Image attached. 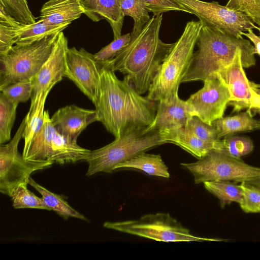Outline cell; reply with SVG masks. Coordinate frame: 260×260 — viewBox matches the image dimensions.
I'll return each instance as SVG.
<instances>
[{"instance_id": "1", "label": "cell", "mask_w": 260, "mask_h": 260, "mask_svg": "<svg viewBox=\"0 0 260 260\" xmlns=\"http://www.w3.org/2000/svg\"><path fill=\"white\" fill-rule=\"evenodd\" d=\"M101 83L95 110L99 121L115 138L129 127L148 126L152 122L157 104L139 93L127 76L120 80L114 72L102 66Z\"/></svg>"}, {"instance_id": "2", "label": "cell", "mask_w": 260, "mask_h": 260, "mask_svg": "<svg viewBox=\"0 0 260 260\" xmlns=\"http://www.w3.org/2000/svg\"><path fill=\"white\" fill-rule=\"evenodd\" d=\"M162 14L153 15L138 35L113 59L101 62L113 71L127 76L137 91H148L162 62L174 43H166L159 38Z\"/></svg>"}, {"instance_id": "3", "label": "cell", "mask_w": 260, "mask_h": 260, "mask_svg": "<svg viewBox=\"0 0 260 260\" xmlns=\"http://www.w3.org/2000/svg\"><path fill=\"white\" fill-rule=\"evenodd\" d=\"M189 69L182 83L204 81L242 56L251 65L256 63L253 45L242 37H237L220 29L203 25Z\"/></svg>"}, {"instance_id": "4", "label": "cell", "mask_w": 260, "mask_h": 260, "mask_svg": "<svg viewBox=\"0 0 260 260\" xmlns=\"http://www.w3.org/2000/svg\"><path fill=\"white\" fill-rule=\"evenodd\" d=\"M203 25L200 20L186 23L182 35L174 43L151 83L147 96L149 99L155 102L171 101L178 95L179 85L191 65Z\"/></svg>"}, {"instance_id": "5", "label": "cell", "mask_w": 260, "mask_h": 260, "mask_svg": "<svg viewBox=\"0 0 260 260\" xmlns=\"http://www.w3.org/2000/svg\"><path fill=\"white\" fill-rule=\"evenodd\" d=\"M146 127L142 125L129 127L109 144L90 151L84 159L88 164L86 175L90 176L99 172L111 173L117 165L166 144L159 130L148 131Z\"/></svg>"}, {"instance_id": "6", "label": "cell", "mask_w": 260, "mask_h": 260, "mask_svg": "<svg viewBox=\"0 0 260 260\" xmlns=\"http://www.w3.org/2000/svg\"><path fill=\"white\" fill-rule=\"evenodd\" d=\"M59 33L30 43L15 44L1 54L0 89L14 83L31 81L50 56Z\"/></svg>"}, {"instance_id": "7", "label": "cell", "mask_w": 260, "mask_h": 260, "mask_svg": "<svg viewBox=\"0 0 260 260\" xmlns=\"http://www.w3.org/2000/svg\"><path fill=\"white\" fill-rule=\"evenodd\" d=\"M103 226L120 232L163 242L221 241L195 236L169 213L147 214L138 219L105 222Z\"/></svg>"}, {"instance_id": "8", "label": "cell", "mask_w": 260, "mask_h": 260, "mask_svg": "<svg viewBox=\"0 0 260 260\" xmlns=\"http://www.w3.org/2000/svg\"><path fill=\"white\" fill-rule=\"evenodd\" d=\"M180 165L192 173L196 184L214 181L241 183L260 178V168L216 149H212L195 162Z\"/></svg>"}, {"instance_id": "9", "label": "cell", "mask_w": 260, "mask_h": 260, "mask_svg": "<svg viewBox=\"0 0 260 260\" xmlns=\"http://www.w3.org/2000/svg\"><path fill=\"white\" fill-rule=\"evenodd\" d=\"M26 116L23 119L12 139L0 146V191L11 196L13 189L21 183H28L34 172L50 167V161L25 159L18 150V146L26 125Z\"/></svg>"}, {"instance_id": "10", "label": "cell", "mask_w": 260, "mask_h": 260, "mask_svg": "<svg viewBox=\"0 0 260 260\" xmlns=\"http://www.w3.org/2000/svg\"><path fill=\"white\" fill-rule=\"evenodd\" d=\"M173 1L185 9L187 13L197 16L203 25L220 29L237 37H242V32L253 29L256 26L245 14L231 10L216 2Z\"/></svg>"}, {"instance_id": "11", "label": "cell", "mask_w": 260, "mask_h": 260, "mask_svg": "<svg viewBox=\"0 0 260 260\" xmlns=\"http://www.w3.org/2000/svg\"><path fill=\"white\" fill-rule=\"evenodd\" d=\"M203 87L186 100L192 116L211 125L223 117L232 96L228 86L218 72L210 75Z\"/></svg>"}, {"instance_id": "12", "label": "cell", "mask_w": 260, "mask_h": 260, "mask_svg": "<svg viewBox=\"0 0 260 260\" xmlns=\"http://www.w3.org/2000/svg\"><path fill=\"white\" fill-rule=\"evenodd\" d=\"M102 63L83 48H68L64 77L72 80L96 107L101 94Z\"/></svg>"}, {"instance_id": "13", "label": "cell", "mask_w": 260, "mask_h": 260, "mask_svg": "<svg viewBox=\"0 0 260 260\" xmlns=\"http://www.w3.org/2000/svg\"><path fill=\"white\" fill-rule=\"evenodd\" d=\"M252 65L242 56H238L230 64L218 73L228 86L232 99L228 105L233 107V112L247 109L252 116L260 114V97L254 91L260 84L249 80L244 68Z\"/></svg>"}, {"instance_id": "14", "label": "cell", "mask_w": 260, "mask_h": 260, "mask_svg": "<svg viewBox=\"0 0 260 260\" xmlns=\"http://www.w3.org/2000/svg\"><path fill=\"white\" fill-rule=\"evenodd\" d=\"M68 48V39L61 31L50 56L31 80L32 91L30 108L34 107L40 94L48 95L53 86L64 77Z\"/></svg>"}, {"instance_id": "15", "label": "cell", "mask_w": 260, "mask_h": 260, "mask_svg": "<svg viewBox=\"0 0 260 260\" xmlns=\"http://www.w3.org/2000/svg\"><path fill=\"white\" fill-rule=\"evenodd\" d=\"M51 120L57 132L77 142L82 131L92 122L99 121V118L95 109H86L72 105L57 110Z\"/></svg>"}, {"instance_id": "16", "label": "cell", "mask_w": 260, "mask_h": 260, "mask_svg": "<svg viewBox=\"0 0 260 260\" xmlns=\"http://www.w3.org/2000/svg\"><path fill=\"white\" fill-rule=\"evenodd\" d=\"M193 117L186 101L176 95L171 101L158 102L155 116L146 129L159 131L179 128L186 126Z\"/></svg>"}, {"instance_id": "17", "label": "cell", "mask_w": 260, "mask_h": 260, "mask_svg": "<svg viewBox=\"0 0 260 260\" xmlns=\"http://www.w3.org/2000/svg\"><path fill=\"white\" fill-rule=\"evenodd\" d=\"M83 14L93 22L106 20L110 25L114 39L121 35L124 17L121 0H79Z\"/></svg>"}, {"instance_id": "18", "label": "cell", "mask_w": 260, "mask_h": 260, "mask_svg": "<svg viewBox=\"0 0 260 260\" xmlns=\"http://www.w3.org/2000/svg\"><path fill=\"white\" fill-rule=\"evenodd\" d=\"M82 14L79 0H49L40 10L39 20L48 25L70 24Z\"/></svg>"}, {"instance_id": "19", "label": "cell", "mask_w": 260, "mask_h": 260, "mask_svg": "<svg viewBox=\"0 0 260 260\" xmlns=\"http://www.w3.org/2000/svg\"><path fill=\"white\" fill-rule=\"evenodd\" d=\"M159 135L166 143L175 144L198 159L214 149L213 145L199 139L186 126L159 131Z\"/></svg>"}, {"instance_id": "20", "label": "cell", "mask_w": 260, "mask_h": 260, "mask_svg": "<svg viewBox=\"0 0 260 260\" xmlns=\"http://www.w3.org/2000/svg\"><path fill=\"white\" fill-rule=\"evenodd\" d=\"M55 131L48 111L45 110L43 126L28 147L23 150V157L26 160L51 161L52 142Z\"/></svg>"}, {"instance_id": "21", "label": "cell", "mask_w": 260, "mask_h": 260, "mask_svg": "<svg viewBox=\"0 0 260 260\" xmlns=\"http://www.w3.org/2000/svg\"><path fill=\"white\" fill-rule=\"evenodd\" d=\"M90 151L56 131L52 138L51 160L61 165L74 163L84 160Z\"/></svg>"}, {"instance_id": "22", "label": "cell", "mask_w": 260, "mask_h": 260, "mask_svg": "<svg viewBox=\"0 0 260 260\" xmlns=\"http://www.w3.org/2000/svg\"><path fill=\"white\" fill-rule=\"evenodd\" d=\"M253 116L246 110L234 116L222 117L212 124L216 128L221 139L239 133L260 129V120L254 119Z\"/></svg>"}, {"instance_id": "23", "label": "cell", "mask_w": 260, "mask_h": 260, "mask_svg": "<svg viewBox=\"0 0 260 260\" xmlns=\"http://www.w3.org/2000/svg\"><path fill=\"white\" fill-rule=\"evenodd\" d=\"M124 168L139 170L150 175L166 178L170 177L168 168L159 154H148L145 152L140 153L117 165L115 170Z\"/></svg>"}, {"instance_id": "24", "label": "cell", "mask_w": 260, "mask_h": 260, "mask_svg": "<svg viewBox=\"0 0 260 260\" xmlns=\"http://www.w3.org/2000/svg\"><path fill=\"white\" fill-rule=\"evenodd\" d=\"M28 184L35 188L42 196L47 207L64 218L73 217L89 221L84 215L73 208L61 196L55 194L40 185L29 177Z\"/></svg>"}, {"instance_id": "25", "label": "cell", "mask_w": 260, "mask_h": 260, "mask_svg": "<svg viewBox=\"0 0 260 260\" xmlns=\"http://www.w3.org/2000/svg\"><path fill=\"white\" fill-rule=\"evenodd\" d=\"M69 25H48L40 20L31 24H24L17 28L14 44L30 43L40 40L52 34L62 31Z\"/></svg>"}, {"instance_id": "26", "label": "cell", "mask_w": 260, "mask_h": 260, "mask_svg": "<svg viewBox=\"0 0 260 260\" xmlns=\"http://www.w3.org/2000/svg\"><path fill=\"white\" fill-rule=\"evenodd\" d=\"M205 188L219 201L221 208L233 202L240 204L242 192L236 182L230 181H214L205 182Z\"/></svg>"}, {"instance_id": "27", "label": "cell", "mask_w": 260, "mask_h": 260, "mask_svg": "<svg viewBox=\"0 0 260 260\" xmlns=\"http://www.w3.org/2000/svg\"><path fill=\"white\" fill-rule=\"evenodd\" d=\"M48 95L40 94L35 105L29 109L27 115L26 125L23 135L24 139L23 149H26L33 139L42 128L44 118V107Z\"/></svg>"}, {"instance_id": "28", "label": "cell", "mask_w": 260, "mask_h": 260, "mask_svg": "<svg viewBox=\"0 0 260 260\" xmlns=\"http://www.w3.org/2000/svg\"><path fill=\"white\" fill-rule=\"evenodd\" d=\"M121 9L124 17L130 16L134 20L132 38L138 35L151 19L143 0H121Z\"/></svg>"}, {"instance_id": "29", "label": "cell", "mask_w": 260, "mask_h": 260, "mask_svg": "<svg viewBox=\"0 0 260 260\" xmlns=\"http://www.w3.org/2000/svg\"><path fill=\"white\" fill-rule=\"evenodd\" d=\"M18 105L0 93V144L10 141Z\"/></svg>"}, {"instance_id": "30", "label": "cell", "mask_w": 260, "mask_h": 260, "mask_svg": "<svg viewBox=\"0 0 260 260\" xmlns=\"http://www.w3.org/2000/svg\"><path fill=\"white\" fill-rule=\"evenodd\" d=\"M28 183L17 185L13 190L10 197L14 209L32 208L51 211L42 198H39L27 188Z\"/></svg>"}, {"instance_id": "31", "label": "cell", "mask_w": 260, "mask_h": 260, "mask_svg": "<svg viewBox=\"0 0 260 260\" xmlns=\"http://www.w3.org/2000/svg\"><path fill=\"white\" fill-rule=\"evenodd\" d=\"M253 149V144L250 138L233 135L221 139L218 149L238 159L249 154Z\"/></svg>"}, {"instance_id": "32", "label": "cell", "mask_w": 260, "mask_h": 260, "mask_svg": "<svg viewBox=\"0 0 260 260\" xmlns=\"http://www.w3.org/2000/svg\"><path fill=\"white\" fill-rule=\"evenodd\" d=\"M186 126L191 132L201 140L213 145L217 150L220 140L215 127L208 124L196 116L192 117Z\"/></svg>"}, {"instance_id": "33", "label": "cell", "mask_w": 260, "mask_h": 260, "mask_svg": "<svg viewBox=\"0 0 260 260\" xmlns=\"http://www.w3.org/2000/svg\"><path fill=\"white\" fill-rule=\"evenodd\" d=\"M0 6L20 23L31 24L36 22L26 0H0Z\"/></svg>"}, {"instance_id": "34", "label": "cell", "mask_w": 260, "mask_h": 260, "mask_svg": "<svg viewBox=\"0 0 260 260\" xmlns=\"http://www.w3.org/2000/svg\"><path fill=\"white\" fill-rule=\"evenodd\" d=\"M242 192V201L239 204L246 213H260V187L247 182L239 184Z\"/></svg>"}, {"instance_id": "35", "label": "cell", "mask_w": 260, "mask_h": 260, "mask_svg": "<svg viewBox=\"0 0 260 260\" xmlns=\"http://www.w3.org/2000/svg\"><path fill=\"white\" fill-rule=\"evenodd\" d=\"M0 91L9 100L18 105L31 98L32 91L31 81L14 83L1 89Z\"/></svg>"}, {"instance_id": "36", "label": "cell", "mask_w": 260, "mask_h": 260, "mask_svg": "<svg viewBox=\"0 0 260 260\" xmlns=\"http://www.w3.org/2000/svg\"><path fill=\"white\" fill-rule=\"evenodd\" d=\"M131 39V33L114 39L110 44L94 54V58L100 62H105L113 59L128 45Z\"/></svg>"}, {"instance_id": "37", "label": "cell", "mask_w": 260, "mask_h": 260, "mask_svg": "<svg viewBox=\"0 0 260 260\" xmlns=\"http://www.w3.org/2000/svg\"><path fill=\"white\" fill-rule=\"evenodd\" d=\"M225 6L245 14L260 26V0H229Z\"/></svg>"}, {"instance_id": "38", "label": "cell", "mask_w": 260, "mask_h": 260, "mask_svg": "<svg viewBox=\"0 0 260 260\" xmlns=\"http://www.w3.org/2000/svg\"><path fill=\"white\" fill-rule=\"evenodd\" d=\"M148 12L153 15L161 14L172 11H183L187 10L173 0H143Z\"/></svg>"}, {"instance_id": "39", "label": "cell", "mask_w": 260, "mask_h": 260, "mask_svg": "<svg viewBox=\"0 0 260 260\" xmlns=\"http://www.w3.org/2000/svg\"><path fill=\"white\" fill-rule=\"evenodd\" d=\"M17 28L0 23V55L6 53L14 45Z\"/></svg>"}, {"instance_id": "40", "label": "cell", "mask_w": 260, "mask_h": 260, "mask_svg": "<svg viewBox=\"0 0 260 260\" xmlns=\"http://www.w3.org/2000/svg\"><path fill=\"white\" fill-rule=\"evenodd\" d=\"M255 28L259 32V36H257L252 29H249L247 31L242 32V35L245 36L253 43L255 53L260 56V26H256Z\"/></svg>"}, {"instance_id": "41", "label": "cell", "mask_w": 260, "mask_h": 260, "mask_svg": "<svg viewBox=\"0 0 260 260\" xmlns=\"http://www.w3.org/2000/svg\"><path fill=\"white\" fill-rule=\"evenodd\" d=\"M0 23L4 24L15 27H20L23 26V24L20 23L17 21L10 15H9L3 8L0 6Z\"/></svg>"}, {"instance_id": "42", "label": "cell", "mask_w": 260, "mask_h": 260, "mask_svg": "<svg viewBox=\"0 0 260 260\" xmlns=\"http://www.w3.org/2000/svg\"><path fill=\"white\" fill-rule=\"evenodd\" d=\"M247 182L251 183L254 185L260 187V178L249 181Z\"/></svg>"}, {"instance_id": "43", "label": "cell", "mask_w": 260, "mask_h": 260, "mask_svg": "<svg viewBox=\"0 0 260 260\" xmlns=\"http://www.w3.org/2000/svg\"><path fill=\"white\" fill-rule=\"evenodd\" d=\"M253 90L260 97V87H254Z\"/></svg>"}]
</instances>
